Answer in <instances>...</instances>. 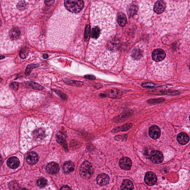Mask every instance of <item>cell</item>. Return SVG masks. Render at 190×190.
<instances>
[{
  "mask_svg": "<svg viewBox=\"0 0 190 190\" xmlns=\"http://www.w3.org/2000/svg\"><path fill=\"white\" fill-rule=\"evenodd\" d=\"M150 159L153 163L156 164H160L163 161V155L159 151H153L151 153Z\"/></svg>",
  "mask_w": 190,
  "mask_h": 190,
  "instance_id": "6",
  "label": "cell"
},
{
  "mask_svg": "<svg viewBox=\"0 0 190 190\" xmlns=\"http://www.w3.org/2000/svg\"><path fill=\"white\" fill-rule=\"evenodd\" d=\"M64 81L67 85L74 86H81L83 84L82 82L75 81V80H65Z\"/></svg>",
  "mask_w": 190,
  "mask_h": 190,
  "instance_id": "24",
  "label": "cell"
},
{
  "mask_svg": "<svg viewBox=\"0 0 190 190\" xmlns=\"http://www.w3.org/2000/svg\"><path fill=\"white\" fill-rule=\"evenodd\" d=\"M107 47V49L111 52H117L120 47V41L118 39H111L108 42Z\"/></svg>",
  "mask_w": 190,
  "mask_h": 190,
  "instance_id": "7",
  "label": "cell"
},
{
  "mask_svg": "<svg viewBox=\"0 0 190 190\" xmlns=\"http://www.w3.org/2000/svg\"><path fill=\"white\" fill-rule=\"evenodd\" d=\"M109 97L112 98H119L122 96V92L120 89H112L107 91L106 94Z\"/></svg>",
  "mask_w": 190,
  "mask_h": 190,
  "instance_id": "13",
  "label": "cell"
},
{
  "mask_svg": "<svg viewBox=\"0 0 190 190\" xmlns=\"http://www.w3.org/2000/svg\"><path fill=\"white\" fill-rule=\"evenodd\" d=\"M46 131L44 128H36L33 131V138L36 142H42L46 137Z\"/></svg>",
  "mask_w": 190,
  "mask_h": 190,
  "instance_id": "5",
  "label": "cell"
},
{
  "mask_svg": "<svg viewBox=\"0 0 190 190\" xmlns=\"http://www.w3.org/2000/svg\"><path fill=\"white\" fill-rule=\"evenodd\" d=\"M118 21L119 24L121 27L125 26L127 22L126 17L123 12H120L118 14Z\"/></svg>",
  "mask_w": 190,
  "mask_h": 190,
  "instance_id": "21",
  "label": "cell"
},
{
  "mask_svg": "<svg viewBox=\"0 0 190 190\" xmlns=\"http://www.w3.org/2000/svg\"><path fill=\"white\" fill-rule=\"evenodd\" d=\"M119 164L120 167L125 170H129L132 165V162L129 158L124 157L120 160Z\"/></svg>",
  "mask_w": 190,
  "mask_h": 190,
  "instance_id": "12",
  "label": "cell"
},
{
  "mask_svg": "<svg viewBox=\"0 0 190 190\" xmlns=\"http://www.w3.org/2000/svg\"><path fill=\"white\" fill-rule=\"evenodd\" d=\"M10 87L14 91H17L19 88V84L17 82H14L11 84Z\"/></svg>",
  "mask_w": 190,
  "mask_h": 190,
  "instance_id": "32",
  "label": "cell"
},
{
  "mask_svg": "<svg viewBox=\"0 0 190 190\" xmlns=\"http://www.w3.org/2000/svg\"><path fill=\"white\" fill-rule=\"evenodd\" d=\"M178 142L182 145H186L189 141V138L188 135L184 133H180L177 138Z\"/></svg>",
  "mask_w": 190,
  "mask_h": 190,
  "instance_id": "18",
  "label": "cell"
},
{
  "mask_svg": "<svg viewBox=\"0 0 190 190\" xmlns=\"http://www.w3.org/2000/svg\"><path fill=\"white\" fill-rule=\"evenodd\" d=\"M132 126V124L127 123L126 125L120 126L115 128L112 131L113 132L117 133L119 132L120 131H126L129 130Z\"/></svg>",
  "mask_w": 190,
  "mask_h": 190,
  "instance_id": "22",
  "label": "cell"
},
{
  "mask_svg": "<svg viewBox=\"0 0 190 190\" xmlns=\"http://www.w3.org/2000/svg\"><path fill=\"white\" fill-rule=\"evenodd\" d=\"M21 35V32L19 29L16 28H12L9 33V37L10 39L15 40L18 39Z\"/></svg>",
  "mask_w": 190,
  "mask_h": 190,
  "instance_id": "19",
  "label": "cell"
},
{
  "mask_svg": "<svg viewBox=\"0 0 190 190\" xmlns=\"http://www.w3.org/2000/svg\"><path fill=\"white\" fill-rule=\"evenodd\" d=\"M61 189H71V188L67 186H64L61 188Z\"/></svg>",
  "mask_w": 190,
  "mask_h": 190,
  "instance_id": "38",
  "label": "cell"
},
{
  "mask_svg": "<svg viewBox=\"0 0 190 190\" xmlns=\"http://www.w3.org/2000/svg\"><path fill=\"white\" fill-rule=\"evenodd\" d=\"M85 77L86 78V79L90 80H94L96 78L95 76L92 75H89L85 76Z\"/></svg>",
  "mask_w": 190,
  "mask_h": 190,
  "instance_id": "36",
  "label": "cell"
},
{
  "mask_svg": "<svg viewBox=\"0 0 190 190\" xmlns=\"http://www.w3.org/2000/svg\"><path fill=\"white\" fill-rule=\"evenodd\" d=\"M46 169L47 172L50 174H56L59 171L60 167L58 163L52 162L47 164Z\"/></svg>",
  "mask_w": 190,
  "mask_h": 190,
  "instance_id": "11",
  "label": "cell"
},
{
  "mask_svg": "<svg viewBox=\"0 0 190 190\" xmlns=\"http://www.w3.org/2000/svg\"><path fill=\"white\" fill-rule=\"evenodd\" d=\"M29 85L31 87H32V88L37 90H42L44 89L43 86L33 82H29Z\"/></svg>",
  "mask_w": 190,
  "mask_h": 190,
  "instance_id": "27",
  "label": "cell"
},
{
  "mask_svg": "<svg viewBox=\"0 0 190 190\" xmlns=\"http://www.w3.org/2000/svg\"><path fill=\"white\" fill-rule=\"evenodd\" d=\"M157 178L155 173L149 171L146 174L145 177V181L147 185L153 186L156 184Z\"/></svg>",
  "mask_w": 190,
  "mask_h": 190,
  "instance_id": "9",
  "label": "cell"
},
{
  "mask_svg": "<svg viewBox=\"0 0 190 190\" xmlns=\"http://www.w3.org/2000/svg\"><path fill=\"white\" fill-rule=\"evenodd\" d=\"M64 5L69 11L76 13L81 11L84 5L83 0H65Z\"/></svg>",
  "mask_w": 190,
  "mask_h": 190,
  "instance_id": "2",
  "label": "cell"
},
{
  "mask_svg": "<svg viewBox=\"0 0 190 190\" xmlns=\"http://www.w3.org/2000/svg\"><path fill=\"white\" fill-rule=\"evenodd\" d=\"M170 3L169 2L167 4L165 1L162 0L157 1L153 7V11L158 15H164L166 11L168 10Z\"/></svg>",
  "mask_w": 190,
  "mask_h": 190,
  "instance_id": "4",
  "label": "cell"
},
{
  "mask_svg": "<svg viewBox=\"0 0 190 190\" xmlns=\"http://www.w3.org/2000/svg\"><path fill=\"white\" fill-rule=\"evenodd\" d=\"M137 10H137V8L136 6H134V5H132V6L130 7L129 9V15L131 16L134 15L135 13L137 12Z\"/></svg>",
  "mask_w": 190,
  "mask_h": 190,
  "instance_id": "31",
  "label": "cell"
},
{
  "mask_svg": "<svg viewBox=\"0 0 190 190\" xmlns=\"http://www.w3.org/2000/svg\"><path fill=\"white\" fill-rule=\"evenodd\" d=\"M189 68H190V66H189Z\"/></svg>",
  "mask_w": 190,
  "mask_h": 190,
  "instance_id": "43",
  "label": "cell"
},
{
  "mask_svg": "<svg viewBox=\"0 0 190 190\" xmlns=\"http://www.w3.org/2000/svg\"><path fill=\"white\" fill-rule=\"evenodd\" d=\"M27 161L30 165H34L37 163L38 160V155L35 152L29 153L27 156Z\"/></svg>",
  "mask_w": 190,
  "mask_h": 190,
  "instance_id": "14",
  "label": "cell"
},
{
  "mask_svg": "<svg viewBox=\"0 0 190 190\" xmlns=\"http://www.w3.org/2000/svg\"><path fill=\"white\" fill-rule=\"evenodd\" d=\"M27 50L26 49H23L20 54V56L22 59H24L26 57L27 53Z\"/></svg>",
  "mask_w": 190,
  "mask_h": 190,
  "instance_id": "33",
  "label": "cell"
},
{
  "mask_svg": "<svg viewBox=\"0 0 190 190\" xmlns=\"http://www.w3.org/2000/svg\"><path fill=\"white\" fill-rule=\"evenodd\" d=\"M43 57L45 59H47L48 57V55L47 54H43Z\"/></svg>",
  "mask_w": 190,
  "mask_h": 190,
  "instance_id": "40",
  "label": "cell"
},
{
  "mask_svg": "<svg viewBox=\"0 0 190 190\" xmlns=\"http://www.w3.org/2000/svg\"><path fill=\"white\" fill-rule=\"evenodd\" d=\"M121 188L122 190H132L134 188V185L130 180H125L122 183Z\"/></svg>",
  "mask_w": 190,
  "mask_h": 190,
  "instance_id": "20",
  "label": "cell"
},
{
  "mask_svg": "<svg viewBox=\"0 0 190 190\" xmlns=\"http://www.w3.org/2000/svg\"><path fill=\"white\" fill-rule=\"evenodd\" d=\"M99 96L102 97H105L107 96V94H101L99 95Z\"/></svg>",
  "mask_w": 190,
  "mask_h": 190,
  "instance_id": "39",
  "label": "cell"
},
{
  "mask_svg": "<svg viewBox=\"0 0 190 190\" xmlns=\"http://www.w3.org/2000/svg\"><path fill=\"white\" fill-rule=\"evenodd\" d=\"M165 52L162 49H156L153 51L152 57L154 61L156 62H159L163 60L166 56Z\"/></svg>",
  "mask_w": 190,
  "mask_h": 190,
  "instance_id": "8",
  "label": "cell"
},
{
  "mask_svg": "<svg viewBox=\"0 0 190 190\" xmlns=\"http://www.w3.org/2000/svg\"><path fill=\"white\" fill-rule=\"evenodd\" d=\"M155 85L154 84L151 83H146L142 84V87L146 88L153 87L155 86Z\"/></svg>",
  "mask_w": 190,
  "mask_h": 190,
  "instance_id": "35",
  "label": "cell"
},
{
  "mask_svg": "<svg viewBox=\"0 0 190 190\" xmlns=\"http://www.w3.org/2000/svg\"><path fill=\"white\" fill-rule=\"evenodd\" d=\"M39 66L38 64H31L27 66L25 71V74L26 76L30 75L33 69L36 68Z\"/></svg>",
  "mask_w": 190,
  "mask_h": 190,
  "instance_id": "26",
  "label": "cell"
},
{
  "mask_svg": "<svg viewBox=\"0 0 190 190\" xmlns=\"http://www.w3.org/2000/svg\"><path fill=\"white\" fill-rule=\"evenodd\" d=\"M91 34V27L90 25H88L86 27L85 35V41H88L89 39V37H90Z\"/></svg>",
  "mask_w": 190,
  "mask_h": 190,
  "instance_id": "28",
  "label": "cell"
},
{
  "mask_svg": "<svg viewBox=\"0 0 190 190\" xmlns=\"http://www.w3.org/2000/svg\"><path fill=\"white\" fill-rule=\"evenodd\" d=\"M80 173L83 178L88 179L91 178L94 173V168L92 164L88 161L84 162L80 167Z\"/></svg>",
  "mask_w": 190,
  "mask_h": 190,
  "instance_id": "3",
  "label": "cell"
},
{
  "mask_svg": "<svg viewBox=\"0 0 190 190\" xmlns=\"http://www.w3.org/2000/svg\"><path fill=\"white\" fill-rule=\"evenodd\" d=\"M56 140L59 143L63 146L66 151H68V147L66 141L63 137L60 136H57V138H56Z\"/></svg>",
  "mask_w": 190,
  "mask_h": 190,
  "instance_id": "25",
  "label": "cell"
},
{
  "mask_svg": "<svg viewBox=\"0 0 190 190\" xmlns=\"http://www.w3.org/2000/svg\"><path fill=\"white\" fill-rule=\"evenodd\" d=\"M5 56H1V59H2L3 58H4Z\"/></svg>",
  "mask_w": 190,
  "mask_h": 190,
  "instance_id": "41",
  "label": "cell"
},
{
  "mask_svg": "<svg viewBox=\"0 0 190 190\" xmlns=\"http://www.w3.org/2000/svg\"><path fill=\"white\" fill-rule=\"evenodd\" d=\"M37 184L40 187H44L47 185V181L45 179L41 178L37 181Z\"/></svg>",
  "mask_w": 190,
  "mask_h": 190,
  "instance_id": "29",
  "label": "cell"
},
{
  "mask_svg": "<svg viewBox=\"0 0 190 190\" xmlns=\"http://www.w3.org/2000/svg\"><path fill=\"white\" fill-rule=\"evenodd\" d=\"M63 170L65 173H69L72 172L74 170V165L73 163L69 161L66 162L63 166Z\"/></svg>",
  "mask_w": 190,
  "mask_h": 190,
  "instance_id": "17",
  "label": "cell"
},
{
  "mask_svg": "<svg viewBox=\"0 0 190 190\" xmlns=\"http://www.w3.org/2000/svg\"><path fill=\"white\" fill-rule=\"evenodd\" d=\"M54 2V0H45V3L47 5H50L52 4Z\"/></svg>",
  "mask_w": 190,
  "mask_h": 190,
  "instance_id": "37",
  "label": "cell"
},
{
  "mask_svg": "<svg viewBox=\"0 0 190 190\" xmlns=\"http://www.w3.org/2000/svg\"><path fill=\"white\" fill-rule=\"evenodd\" d=\"M97 181L99 185L105 186L108 184L109 182V177L108 175L105 174L99 175L97 178Z\"/></svg>",
  "mask_w": 190,
  "mask_h": 190,
  "instance_id": "15",
  "label": "cell"
},
{
  "mask_svg": "<svg viewBox=\"0 0 190 190\" xmlns=\"http://www.w3.org/2000/svg\"><path fill=\"white\" fill-rule=\"evenodd\" d=\"M163 101V99H162V98H159V99L149 100L147 101V102L149 103L153 104L159 103V102Z\"/></svg>",
  "mask_w": 190,
  "mask_h": 190,
  "instance_id": "34",
  "label": "cell"
},
{
  "mask_svg": "<svg viewBox=\"0 0 190 190\" xmlns=\"http://www.w3.org/2000/svg\"><path fill=\"white\" fill-rule=\"evenodd\" d=\"M142 53L141 50L139 49H134L131 53V56L133 59L136 60L140 59L141 58Z\"/></svg>",
  "mask_w": 190,
  "mask_h": 190,
  "instance_id": "23",
  "label": "cell"
},
{
  "mask_svg": "<svg viewBox=\"0 0 190 190\" xmlns=\"http://www.w3.org/2000/svg\"><path fill=\"white\" fill-rule=\"evenodd\" d=\"M55 92L62 99L64 100H66L67 99V96L66 94H64L60 90H56V89H53Z\"/></svg>",
  "mask_w": 190,
  "mask_h": 190,
  "instance_id": "30",
  "label": "cell"
},
{
  "mask_svg": "<svg viewBox=\"0 0 190 190\" xmlns=\"http://www.w3.org/2000/svg\"><path fill=\"white\" fill-rule=\"evenodd\" d=\"M90 16L93 25L91 37L93 39H98L102 33H109L115 30V14L108 5L102 2L95 3L91 8Z\"/></svg>",
  "mask_w": 190,
  "mask_h": 190,
  "instance_id": "1",
  "label": "cell"
},
{
  "mask_svg": "<svg viewBox=\"0 0 190 190\" xmlns=\"http://www.w3.org/2000/svg\"><path fill=\"white\" fill-rule=\"evenodd\" d=\"M189 119H190V116H189Z\"/></svg>",
  "mask_w": 190,
  "mask_h": 190,
  "instance_id": "42",
  "label": "cell"
},
{
  "mask_svg": "<svg viewBox=\"0 0 190 190\" xmlns=\"http://www.w3.org/2000/svg\"><path fill=\"white\" fill-rule=\"evenodd\" d=\"M161 131L160 128L156 125H153L150 128L149 134L153 139H157L160 136Z\"/></svg>",
  "mask_w": 190,
  "mask_h": 190,
  "instance_id": "10",
  "label": "cell"
},
{
  "mask_svg": "<svg viewBox=\"0 0 190 190\" xmlns=\"http://www.w3.org/2000/svg\"><path fill=\"white\" fill-rule=\"evenodd\" d=\"M7 163L10 168L16 169L19 166V161L16 157H13L8 159Z\"/></svg>",
  "mask_w": 190,
  "mask_h": 190,
  "instance_id": "16",
  "label": "cell"
}]
</instances>
